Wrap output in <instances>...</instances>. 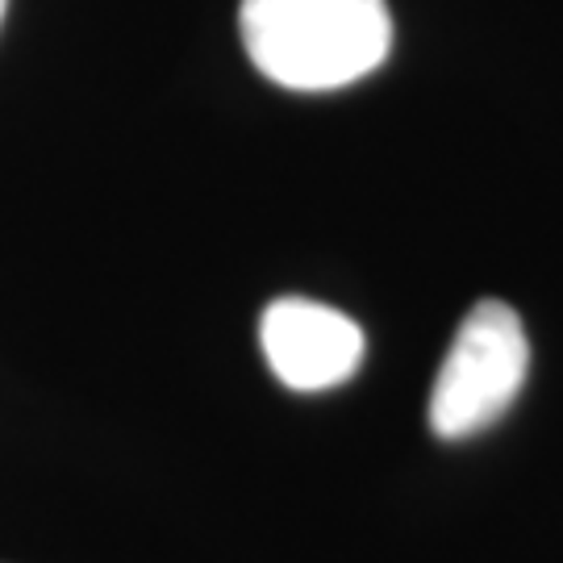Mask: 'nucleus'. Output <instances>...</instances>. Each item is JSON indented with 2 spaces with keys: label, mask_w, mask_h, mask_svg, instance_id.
I'll return each mask as SVG.
<instances>
[{
  "label": "nucleus",
  "mask_w": 563,
  "mask_h": 563,
  "mask_svg": "<svg viewBox=\"0 0 563 563\" xmlns=\"http://www.w3.org/2000/svg\"><path fill=\"white\" fill-rule=\"evenodd\" d=\"M242 46L292 92H334L372 76L393 46L384 0H242Z\"/></svg>",
  "instance_id": "obj_1"
},
{
  "label": "nucleus",
  "mask_w": 563,
  "mask_h": 563,
  "mask_svg": "<svg viewBox=\"0 0 563 563\" xmlns=\"http://www.w3.org/2000/svg\"><path fill=\"white\" fill-rule=\"evenodd\" d=\"M530 367L518 309L505 301H481L463 313L446 360L430 393V430L439 439H472L505 418L518 401Z\"/></svg>",
  "instance_id": "obj_2"
},
{
  "label": "nucleus",
  "mask_w": 563,
  "mask_h": 563,
  "mask_svg": "<svg viewBox=\"0 0 563 563\" xmlns=\"http://www.w3.org/2000/svg\"><path fill=\"white\" fill-rule=\"evenodd\" d=\"M260 342L267 367L297 393L351 380L363 363V330L346 313L309 297H280L263 309Z\"/></svg>",
  "instance_id": "obj_3"
},
{
  "label": "nucleus",
  "mask_w": 563,
  "mask_h": 563,
  "mask_svg": "<svg viewBox=\"0 0 563 563\" xmlns=\"http://www.w3.org/2000/svg\"><path fill=\"white\" fill-rule=\"evenodd\" d=\"M4 9H9V0H0V21H4Z\"/></svg>",
  "instance_id": "obj_4"
}]
</instances>
